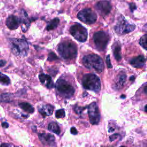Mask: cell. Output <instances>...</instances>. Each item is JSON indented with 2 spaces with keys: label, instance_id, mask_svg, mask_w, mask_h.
Here are the masks:
<instances>
[{
  "label": "cell",
  "instance_id": "obj_36",
  "mask_svg": "<svg viewBox=\"0 0 147 147\" xmlns=\"http://www.w3.org/2000/svg\"><path fill=\"white\" fill-rule=\"evenodd\" d=\"M145 111L147 113V105H146L145 106Z\"/></svg>",
  "mask_w": 147,
  "mask_h": 147
},
{
  "label": "cell",
  "instance_id": "obj_22",
  "mask_svg": "<svg viewBox=\"0 0 147 147\" xmlns=\"http://www.w3.org/2000/svg\"><path fill=\"white\" fill-rule=\"evenodd\" d=\"M59 21H60V20L58 18H53V20H52L51 21L49 22V23L48 24V25L46 27V29L47 30H51L54 29L58 26Z\"/></svg>",
  "mask_w": 147,
  "mask_h": 147
},
{
  "label": "cell",
  "instance_id": "obj_25",
  "mask_svg": "<svg viewBox=\"0 0 147 147\" xmlns=\"http://www.w3.org/2000/svg\"><path fill=\"white\" fill-rule=\"evenodd\" d=\"M55 116L57 118H63L65 117V111L64 109H59L55 113Z\"/></svg>",
  "mask_w": 147,
  "mask_h": 147
},
{
  "label": "cell",
  "instance_id": "obj_14",
  "mask_svg": "<svg viewBox=\"0 0 147 147\" xmlns=\"http://www.w3.org/2000/svg\"><path fill=\"white\" fill-rule=\"evenodd\" d=\"M20 18V22H21L20 25L21 26L22 30L24 32H25L28 30L30 25V21L29 20V18H28L27 13L24 9L21 10V16Z\"/></svg>",
  "mask_w": 147,
  "mask_h": 147
},
{
  "label": "cell",
  "instance_id": "obj_17",
  "mask_svg": "<svg viewBox=\"0 0 147 147\" xmlns=\"http://www.w3.org/2000/svg\"><path fill=\"white\" fill-rule=\"evenodd\" d=\"M38 111L44 117L51 115L53 111V107L51 105H43L38 108Z\"/></svg>",
  "mask_w": 147,
  "mask_h": 147
},
{
  "label": "cell",
  "instance_id": "obj_3",
  "mask_svg": "<svg viewBox=\"0 0 147 147\" xmlns=\"http://www.w3.org/2000/svg\"><path fill=\"white\" fill-rule=\"evenodd\" d=\"M83 64L87 68L101 72L104 69V63L102 58L95 54L86 55L83 58Z\"/></svg>",
  "mask_w": 147,
  "mask_h": 147
},
{
  "label": "cell",
  "instance_id": "obj_8",
  "mask_svg": "<svg viewBox=\"0 0 147 147\" xmlns=\"http://www.w3.org/2000/svg\"><path fill=\"white\" fill-rule=\"evenodd\" d=\"M136 28L134 24L129 23L123 16H121L116 25L114 26V30L117 33L120 35L125 34L133 31Z\"/></svg>",
  "mask_w": 147,
  "mask_h": 147
},
{
  "label": "cell",
  "instance_id": "obj_31",
  "mask_svg": "<svg viewBox=\"0 0 147 147\" xmlns=\"http://www.w3.org/2000/svg\"><path fill=\"white\" fill-rule=\"evenodd\" d=\"M71 133L74 135H76L78 134V131L75 127H72L71 128Z\"/></svg>",
  "mask_w": 147,
  "mask_h": 147
},
{
  "label": "cell",
  "instance_id": "obj_29",
  "mask_svg": "<svg viewBox=\"0 0 147 147\" xmlns=\"http://www.w3.org/2000/svg\"><path fill=\"white\" fill-rule=\"evenodd\" d=\"M119 136V134H118V133L114 134L111 135V136L110 137L109 139H110V140L111 141H114V140H115Z\"/></svg>",
  "mask_w": 147,
  "mask_h": 147
},
{
  "label": "cell",
  "instance_id": "obj_26",
  "mask_svg": "<svg viewBox=\"0 0 147 147\" xmlns=\"http://www.w3.org/2000/svg\"><path fill=\"white\" fill-rule=\"evenodd\" d=\"M57 59H58V57L56 55V54H55L53 52H50L49 53L48 57V60H49V61H53V60H56Z\"/></svg>",
  "mask_w": 147,
  "mask_h": 147
},
{
  "label": "cell",
  "instance_id": "obj_21",
  "mask_svg": "<svg viewBox=\"0 0 147 147\" xmlns=\"http://www.w3.org/2000/svg\"><path fill=\"white\" fill-rule=\"evenodd\" d=\"M48 129L49 131L59 135L60 133V127L59 126V125L55 122H51L49 125H48Z\"/></svg>",
  "mask_w": 147,
  "mask_h": 147
},
{
  "label": "cell",
  "instance_id": "obj_5",
  "mask_svg": "<svg viewBox=\"0 0 147 147\" xmlns=\"http://www.w3.org/2000/svg\"><path fill=\"white\" fill-rule=\"evenodd\" d=\"M55 86L57 92L64 98H69L74 94L75 90L72 86L64 79H58Z\"/></svg>",
  "mask_w": 147,
  "mask_h": 147
},
{
  "label": "cell",
  "instance_id": "obj_20",
  "mask_svg": "<svg viewBox=\"0 0 147 147\" xmlns=\"http://www.w3.org/2000/svg\"><path fill=\"white\" fill-rule=\"evenodd\" d=\"M19 106L24 111L29 113H32L34 112V109L33 107L29 104V103L27 102H22L19 103Z\"/></svg>",
  "mask_w": 147,
  "mask_h": 147
},
{
  "label": "cell",
  "instance_id": "obj_12",
  "mask_svg": "<svg viewBox=\"0 0 147 147\" xmlns=\"http://www.w3.org/2000/svg\"><path fill=\"white\" fill-rule=\"evenodd\" d=\"M38 135L40 140L44 145L51 147L56 146L55 138L53 135L48 133H39Z\"/></svg>",
  "mask_w": 147,
  "mask_h": 147
},
{
  "label": "cell",
  "instance_id": "obj_30",
  "mask_svg": "<svg viewBox=\"0 0 147 147\" xmlns=\"http://www.w3.org/2000/svg\"><path fill=\"white\" fill-rule=\"evenodd\" d=\"M129 7H130V10L133 12L136 9V6L134 3H129Z\"/></svg>",
  "mask_w": 147,
  "mask_h": 147
},
{
  "label": "cell",
  "instance_id": "obj_23",
  "mask_svg": "<svg viewBox=\"0 0 147 147\" xmlns=\"http://www.w3.org/2000/svg\"><path fill=\"white\" fill-rule=\"evenodd\" d=\"M0 81L1 83L3 85H9L10 83V79L9 78L6 76V75H4L3 74H1V76H0Z\"/></svg>",
  "mask_w": 147,
  "mask_h": 147
},
{
  "label": "cell",
  "instance_id": "obj_16",
  "mask_svg": "<svg viewBox=\"0 0 147 147\" xmlns=\"http://www.w3.org/2000/svg\"><path fill=\"white\" fill-rule=\"evenodd\" d=\"M38 78L40 82L44 84L47 88H52L53 87V83L50 76L44 74H41L39 75Z\"/></svg>",
  "mask_w": 147,
  "mask_h": 147
},
{
  "label": "cell",
  "instance_id": "obj_35",
  "mask_svg": "<svg viewBox=\"0 0 147 147\" xmlns=\"http://www.w3.org/2000/svg\"><path fill=\"white\" fill-rule=\"evenodd\" d=\"M144 92L145 93V94H147V85L144 87Z\"/></svg>",
  "mask_w": 147,
  "mask_h": 147
},
{
  "label": "cell",
  "instance_id": "obj_10",
  "mask_svg": "<svg viewBox=\"0 0 147 147\" xmlns=\"http://www.w3.org/2000/svg\"><path fill=\"white\" fill-rule=\"evenodd\" d=\"M88 113L90 123L92 125H97L100 121V115L95 102L91 103L88 106Z\"/></svg>",
  "mask_w": 147,
  "mask_h": 147
},
{
  "label": "cell",
  "instance_id": "obj_24",
  "mask_svg": "<svg viewBox=\"0 0 147 147\" xmlns=\"http://www.w3.org/2000/svg\"><path fill=\"white\" fill-rule=\"evenodd\" d=\"M139 43L143 48L147 50V34L143 35L141 37Z\"/></svg>",
  "mask_w": 147,
  "mask_h": 147
},
{
  "label": "cell",
  "instance_id": "obj_28",
  "mask_svg": "<svg viewBox=\"0 0 147 147\" xmlns=\"http://www.w3.org/2000/svg\"><path fill=\"white\" fill-rule=\"evenodd\" d=\"M106 64L107 66L109 68H112V65L111 64V61H110V56L107 55L106 57Z\"/></svg>",
  "mask_w": 147,
  "mask_h": 147
},
{
  "label": "cell",
  "instance_id": "obj_19",
  "mask_svg": "<svg viewBox=\"0 0 147 147\" xmlns=\"http://www.w3.org/2000/svg\"><path fill=\"white\" fill-rule=\"evenodd\" d=\"M126 79V76L125 74H120L115 81V88H121L125 84Z\"/></svg>",
  "mask_w": 147,
  "mask_h": 147
},
{
  "label": "cell",
  "instance_id": "obj_6",
  "mask_svg": "<svg viewBox=\"0 0 147 147\" xmlns=\"http://www.w3.org/2000/svg\"><path fill=\"white\" fill-rule=\"evenodd\" d=\"M69 32L71 35L80 42H85L87 39V30L80 24L76 23L71 26Z\"/></svg>",
  "mask_w": 147,
  "mask_h": 147
},
{
  "label": "cell",
  "instance_id": "obj_15",
  "mask_svg": "<svg viewBox=\"0 0 147 147\" xmlns=\"http://www.w3.org/2000/svg\"><path fill=\"white\" fill-rule=\"evenodd\" d=\"M130 64L135 68H142L145 65V59L144 56L139 55L130 60Z\"/></svg>",
  "mask_w": 147,
  "mask_h": 147
},
{
  "label": "cell",
  "instance_id": "obj_40",
  "mask_svg": "<svg viewBox=\"0 0 147 147\" xmlns=\"http://www.w3.org/2000/svg\"><path fill=\"white\" fill-rule=\"evenodd\" d=\"M61 1H64V0H61Z\"/></svg>",
  "mask_w": 147,
  "mask_h": 147
},
{
  "label": "cell",
  "instance_id": "obj_11",
  "mask_svg": "<svg viewBox=\"0 0 147 147\" xmlns=\"http://www.w3.org/2000/svg\"><path fill=\"white\" fill-rule=\"evenodd\" d=\"M111 5L107 1H101L96 4L98 12L102 16L107 15L111 10Z\"/></svg>",
  "mask_w": 147,
  "mask_h": 147
},
{
  "label": "cell",
  "instance_id": "obj_13",
  "mask_svg": "<svg viewBox=\"0 0 147 147\" xmlns=\"http://www.w3.org/2000/svg\"><path fill=\"white\" fill-rule=\"evenodd\" d=\"M20 18L14 15L9 16L6 20V25L10 29H17L20 25Z\"/></svg>",
  "mask_w": 147,
  "mask_h": 147
},
{
  "label": "cell",
  "instance_id": "obj_9",
  "mask_svg": "<svg viewBox=\"0 0 147 147\" xmlns=\"http://www.w3.org/2000/svg\"><path fill=\"white\" fill-rule=\"evenodd\" d=\"M78 18L85 24H91L96 21L97 15L91 9H84L78 13Z\"/></svg>",
  "mask_w": 147,
  "mask_h": 147
},
{
  "label": "cell",
  "instance_id": "obj_4",
  "mask_svg": "<svg viewBox=\"0 0 147 147\" xmlns=\"http://www.w3.org/2000/svg\"><path fill=\"white\" fill-rule=\"evenodd\" d=\"M82 85L84 88L96 92H99L101 88L100 79L92 74H86L83 76Z\"/></svg>",
  "mask_w": 147,
  "mask_h": 147
},
{
  "label": "cell",
  "instance_id": "obj_33",
  "mask_svg": "<svg viewBox=\"0 0 147 147\" xmlns=\"http://www.w3.org/2000/svg\"><path fill=\"white\" fill-rule=\"evenodd\" d=\"M6 63V61L3 60H1V61H0V65L1 67H3Z\"/></svg>",
  "mask_w": 147,
  "mask_h": 147
},
{
  "label": "cell",
  "instance_id": "obj_38",
  "mask_svg": "<svg viewBox=\"0 0 147 147\" xmlns=\"http://www.w3.org/2000/svg\"><path fill=\"white\" fill-rule=\"evenodd\" d=\"M125 96H123H123H121V98H125Z\"/></svg>",
  "mask_w": 147,
  "mask_h": 147
},
{
  "label": "cell",
  "instance_id": "obj_27",
  "mask_svg": "<svg viewBox=\"0 0 147 147\" xmlns=\"http://www.w3.org/2000/svg\"><path fill=\"white\" fill-rule=\"evenodd\" d=\"M10 96L9 94H3L1 95V101L2 102H6V99H7L8 101H10Z\"/></svg>",
  "mask_w": 147,
  "mask_h": 147
},
{
  "label": "cell",
  "instance_id": "obj_7",
  "mask_svg": "<svg viewBox=\"0 0 147 147\" xmlns=\"http://www.w3.org/2000/svg\"><path fill=\"white\" fill-rule=\"evenodd\" d=\"M110 37L104 31H98L93 36V40L96 49L99 51H104L109 42Z\"/></svg>",
  "mask_w": 147,
  "mask_h": 147
},
{
  "label": "cell",
  "instance_id": "obj_37",
  "mask_svg": "<svg viewBox=\"0 0 147 147\" xmlns=\"http://www.w3.org/2000/svg\"><path fill=\"white\" fill-rule=\"evenodd\" d=\"M134 79V77L133 76H131L130 78V80H133Z\"/></svg>",
  "mask_w": 147,
  "mask_h": 147
},
{
  "label": "cell",
  "instance_id": "obj_18",
  "mask_svg": "<svg viewBox=\"0 0 147 147\" xmlns=\"http://www.w3.org/2000/svg\"><path fill=\"white\" fill-rule=\"evenodd\" d=\"M113 54L115 59L117 61H119L121 59V45L118 42H115L113 45Z\"/></svg>",
  "mask_w": 147,
  "mask_h": 147
},
{
  "label": "cell",
  "instance_id": "obj_32",
  "mask_svg": "<svg viewBox=\"0 0 147 147\" xmlns=\"http://www.w3.org/2000/svg\"><path fill=\"white\" fill-rule=\"evenodd\" d=\"M2 126L3 127H5V128H7V127H8V126H9V124L7 123V122H3V123H2Z\"/></svg>",
  "mask_w": 147,
  "mask_h": 147
},
{
  "label": "cell",
  "instance_id": "obj_39",
  "mask_svg": "<svg viewBox=\"0 0 147 147\" xmlns=\"http://www.w3.org/2000/svg\"><path fill=\"white\" fill-rule=\"evenodd\" d=\"M121 147H125V146H121Z\"/></svg>",
  "mask_w": 147,
  "mask_h": 147
},
{
  "label": "cell",
  "instance_id": "obj_1",
  "mask_svg": "<svg viewBox=\"0 0 147 147\" xmlns=\"http://www.w3.org/2000/svg\"><path fill=\"white\" fill-rule=\"evenodd\" d=\"M57 51L59 55L64 59H73L77 56L76 45L72 42L66 41L59 44Z\"/></svg>",
  "mask_w": 147,
  "mask_h": 147
},
{
  "label": "cell",
  "instance_id": "obj_2",
  "mask_svg": "<svg viewBox=\"0 0 147 147\" xmlns=\"http://www.w3.org/2000/svg\"><path fill=\"white\" fill-rule=\"evenodd\" d=\"M9 47L13 54L16 56H24L28 53L29 45L28 42L24 38H10Z\"/></svg>",
  "mask_w": 147,
  "mask_h": 147
},
{
  "label": "cell",
  "instance_id": "obj_34",
  "mask_svg": "<svg viewBox=\"0 0 147 147\" xmlns=\"http://www.w3.org/2000/svg\"><path fill=\"white\" fill-rule=\"evenodd\" d=\"M1 147H10V145L8 144H2Z\"/></svg>",
  "mask_w": 147,
  "mask_h": 147
}]
</instances>
